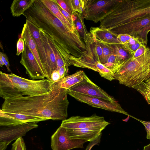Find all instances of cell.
Segmentation results:
<instances>
[{
	"instance_id": "cell-1",
	"label": "cell",
	"mask_w": 150,
	"mask_h": 150,
	"mask_svg": "<svg viewBox=\"0 0 150 150\" xmlns=\"http://www.w3.org/2000/svg\"><path fill=\"white\" fill-rule=\"evenodd\" d=\"M50 92L33 96L18 95L5 100L1 110L5 112L36 117L48 120H64L68 116V90L57 82Z\"/></svg>"
},
{
	"instance_id": "cell-2",
	"label": "cell",
	"mask_w": 150,
	"mask_h": 150,
	"mask_svg": "<svg viewBox=\"0 0 150 150\" xmlns=\"http://www.w3.org/2000/svg\"><path fill=\"white\" fill-rule=\"evenodd\" d=\"M23 15L26 20L42 29L58 47L69 55L79 58L86 52V45L79 32L69 30L41 0H35Z\"/></svg>"
},
{
	"instance_id": "cell-3",
	"label": "cell",
	"mask_w": 150,
	"mask_h": 150,
	"mask_svg": "<svg viewBox=\"0 0 150 150\" xmlns=\"http://www.w3.org/2000/svg\"><path fill=\"white\" fill-rule=\"evenodd\" d=\"M150 16V0H116L100 15L95 23L100 21V28L111 31L133 21Z\"/></svg>"
},
{
	"instance_id": "cell-4",
	"label": "cell",
	"mask_w": 150,
	"mask_h": 150,
	"mask_svg": "<svg viewBox=\"0 0 150 150\" xmlns=\"http://www.w3.org/2000/svg\"><path fill=\"white\" fill-rule=\"evenodd\" d=\"M150 77V48L142 55L125 61L114 74L120 84L134 88Z\"/></svg>"
},
{
	"instance_id": "cell-5",
	"label": "cell",
	"mask_w": 150,
	"mask_h": 150,
	"mask_svg": "<svg viewBox=\"0 0 150 150\" xmlns=\"http://www.w3.org/2000/svg\"><path fill=\"white\" fill-rule=\"evenodd\" d=\"M83 39L86 50L79 58L71 55L70 59L71 65L76 66L90 63L101 62L103 52L99 43L90 32L83 35Z\"/></svg>"
},
{
	"instance_id": "cell-6",
	"label": "cell",
	"mask_w": 150,
	"mask_h": 150,
	"mask_svg": "<svg viewBox=\"0 0 150 150\" xmlns=\"http://www.w3.org/2000/svg\"><path fill=\"white\" fill-rule=\"evenodd\" d=\"M68 94L77 100L93 107L129 116L117 101H111L101 98L91 96L68 90Z\"/></svg>"
},
{
	"instance_id": "cell-7",
	"label": "cell",
	"mask_w": 150,
	"mask_h": 150,
	"mask_svg": "<svg viewBox=\"0 0 150 150\" xmlns=\"http://www.w3.org/2000/svg\"><path fill=\"white\" fill-rule=\"evenodd\" d=\"M110 124L104 117L96 114L89 117L73 116L63 120L61 126L69 129L85 128L94 127L105 128Z\"/></svg>"
},
{
	"instance_id": "cell-8",
	"label": "cell",
	"mask_w": 150,
	"mask_h": 150,
	"mask_svg": "<svg viewBox=\"0 0 150 150\" xmlns=\"http://www.w3.org/2000/svg\"><path fill=\"white\" fill-rule=\"evenodd\" d=\"M36 123L28 122L18 125L4 126L0 129V150H5L13 141L25 135L30 130L37 127Z\"/></svg>"
},
{
	"instance_id": "cell-9",
	"label": "cell",
	"mask_w": 150,
	"mask_h": 150,
	"mask_svg": "<svg viewBox=\"0 0 150 150\" xmlns=\"http://www.w3.org/2000/svg\"><path fill=\"white\" fill-rule=\"evenodd\" d=\"M86 141L71 139L67 129L60 126L51 138V147L52 150H70L76 148H83Z\"/></svg>"
},
{
	"instance_id": "cell-10",
	"label": "cell",
	"mask_w": 150,
	"mask_h": 150,
	"mask_svg": "<svg viewBox=\"0 0 150 150\" xmlns=\"http://www.w3.org/2000/svg\"><path fill=\"white\" fill-rule=\"evenodd\" d=\"M18 91L23 96H33L46 93L52 88L51 82L47 79L39 80L28 79L15 84Z\"/></svg>"
},
{
	"instance_id": "cell-11",
	"label": "cell",
	"mask_w": 150,
	"mask_h": 150,
	"mask_svg": "<svg viewBox=\"0 0 150 150\" xmlns=\"http://www.w3.org/2000/svg\"><path fill=\"white\" fill-rule=\"evenodd\" d=\"M24 41L25 48L21 55L20 63L24 67L26 73L33 80L46 78L45 72L40 66L26 42Z\"/></svg>"
},
{
	"instance_id": "cell-12",
	"label": "cell",
	"mask_w": 150,
	"mask_h": 150,
	"mask_svg": "<svg viewBox=\"0 0 150 150\" xmlns=\"http://www.w3.org/2000/svg\"><path fill=\"white\" fill-rule=\"evenodd\" d=\"M27 79L18 76L12 73L6 74L0 72V96L5 100L22 95L15 86L21 82L27 81Z\"/></svg>"
},
{
	"instance_id": "cell-13",
	"label": "cell",
	"mask_w": 150,
	"mask_h": 150,
	"mask_svg": "<svg viewBox=\"0 0 150 150\" xmlns=\"http://www.w3.org/2000/svg\"><path fill=\"white\" fill-rule=\"evenodd\" d=\"M69 91L91 96L99 97L111 101H115L114 97L92 81L86 76L79 83L74 86Z\"/></svg>"
},
{
	"instance_id": "cell-14",
	"label": "cell",
	"mask_w": 150,
	"mask_h": 150,
	"mask_svg": "<svg viewBox=\"0 0 150 150\" xmlns=\"http://www.w3.org/2000/svg\"><path fill=\"white\" fill-rule=\"evenodd\" d=\"M116 0H84L82 15L84 19L95 23L98 16L113 4Z\"/></svg>"
},
{
	"instance_id": "cell-15",
	"label": "cell",
	"mask_w": 150,
	"mask_h": 150,
	"mask_svg": "<svg viewBox=\"0 0 150 150\" xmlns=\"http://www.w3.org/2000/svg\"><path fill=\"white\" fill-rule=\"evenodd\" d=\"M39 30L46 57V66L45 69L46 78L50 81L52 74L57 68L56 60L53 51L49 43L47 34L41 28H39Z\"/></svg>"
},
{
	"instance_id": "cell-16",
	"label": "cell",
	"mask_w": 150,
	"mask_h": 150,
	"mask_svg": "<svg viewBox=\"0 0 150 150\" xmlns=\"http://www.w3.org/2000/svg\"><path fill=\"white\" fill-rule=\"evenodd\" d=\"M150 24V16L133 21L112 31L117 34H125L138 37L142 30Z\"/></svg>"
},
{
	"instance_id": "cell-17",
	"label": "cell",
	"mask_w": 150,
	"mask_h": 150,
	"mask_svg": "<svg viewBox=\"0 0 150 150\" xmlns=\"http://www.w3.org/2000/svg\"><path fill=\"white\" fill-rule=\"evenodd\" d=\"M105 128L102 127H94L80 129H67L71 139L90 142L96 139L102 134V131Z\"/></svg>"
},
{
	"instance_id": "cell-18",
	"label": "cell",
	"mask_w": 150,
	"mask_h": 150,
	"mask_svg": "<svg viewBox=\"0 0 150 150\" xmlns=\"http://www.w3.org/2000/svg\"><path fill=\"white\" fill-rule=\"evenodd\" d=\"M90 33L96 41L110 45L119 43L117 38L118 35L109 30L100 28L99 27H91Z\"/></svg>"
},
{
	"instance_id": "cell-19",
	"label": "cell",
	"mask_w": 150,
	"mask_h": 150,
	"mask_svg": "<svg viewBox=\"0 0 150 150\" xmlns=\"http://www.w3.org/2000/svg\"><path fill=\"white\" fill-rule=\"evenodd\" d=\"M26 23L32 37L35 43L40 59L45 71L46 66V57L44 48L41 39L39 28L28 20H26Z\"/></svg>"
},
{
	"instance_id": "cell-20",
	"label": "cell",
	"mask_w": 150,
	"mask_h": 150,
	"mask_svg": "<svg viewBox=\"0 0 150 150\" xmlns=\"http://www.w3.org/2000/svg\"><path fill=\"white\" fill-rule=\"evenodd\" d=\"M44 5L57 18L59 19L70 31L78 32L67 20L60 11L55 0H41Z\"/></svg>"
},
{
	"instance_id": "cell-21",
	"label": "cell",
	"mask_w": 150,
	"mask_h": 150,
	"mask_svg": "<svg viewBox=\"0 0 150 150\" xmlns=\"http://www.w3.org/2000/svg\"><path fill=\"white\" fill-rule=\"evenodd\" d=\"M86 76L83 71L80 70L62 78L57 83L61 88L69 90L82 81Z\"/></svg>"
},
{
	"instance_id": "cell-22",
	"label": "cell",
	"mask_w": 150,
	"mask_h": 150,
	"mask_svg": "<svg viewBox=\"0 0 150 150\" xmlns=\"http://www.w3.org/2000/svg\"><path fill=\"white\" fill-rule=\"evenodd\" d=\"M21 37L24 39V40L26 42L40 66L45 72L40 59L35 43L32 37L30 32L28 28L26 23L24 25L21 34Z\"/></svg>"
},
{
	"instance_id": "cell-23",
	"label": "cell",
	"mask_w": 150,
	"mask_h": 150,
	"mask_svg": "<svg viewBox=\"0 0 150 150\" xmlns=\"http://www.w3.org/2000/svg\"><path fill=\"white\" fill-rule=\"evenodd\" d=\"M35 0H14L10 7L11 11L14 17L24 15V12L33 4Z\"/></svg>"
},
{
	"instance_id": "cell-24",
	"label": "cell",
	"mask_w": 150,
	"mask_h": 150,
	"mask_svg": "<svg viewBox=\"0 0 150 150\" xmlns=\"http://www.w3.org/2000/svg\"><path fill=\"white\" fill-rule=\"evenodd\" d=\"M134 88L142 95L148 103L150 105V77Z\"/></svg>"
},
{
	"instance_id": "cell-25",
	"label": "cell",
	"mask_w": 150,
	"mask_h": 150,
	"mask_svg": "<svg viewBox=\"0 0 150 150\" xmlns=\"http://www.w3.org/2000/svg\"><path fill=\"white\" fill-rule=\"evenodd\" d=\"M124 62L120 60L114 53L109 57L106 63L103 65L115 74Z\"/></svg>"
},
{
	"instance_id": "cell-26",
	"label": "cell",
	"mask_w": 150,
	"mask_h": 150,
	"mask_svg": "<svg viewBox=\"0 0 150 150\" xmlns=\"http://www.w3.org/2000/svg\"><path fill=\"white\" fill-rule=\"evenodd\" d=\"M114 53L122 61L124 62L132 57L123 45L119 43L111 45Z\"/></svg>"
},
{
	"instance_id": "cell-27",
	"label": "cell",
	"mask_w": 150,
	"mask_h": 150,
	"mask_svg": "<svg viewBox=\"0 0 150 150\" xmlns=\"http://www.w3.org/2000/svg\"><path fill=\"white\" fill-rule=\"evenodd\" d=\"M74 18L75 26L78 31L83 34L88 33L84 22V18L82 15L76 12L73 16Z\"/></svg>"
},
{
	"instance_id": "cell-28",
	"label": "cell",
	"mask_w": 150,
	"mask_h": 150,
	"mask_svg": "<svg viewBox=\"0 0 150 150\" xmlns=\"http://www.w3.org/2000/svg\"><path fill=\"white\" fill-rule=\"evenodd\" d=\"M98 42L101 46L103 52L102 58L101 62L104 64L106 63L109 57L114 54V51L111 45Z\"/></svg>"
},
{
	"instance_id": "cell-29",
	"label": "cell",
	"mask_w": 150,
	"mask_h": 150,
	"mask_svg": "<svg viewBox=\"0 0 150 150\" xmlns=\"http://www.w3.org/2000/svg\"><path fill=\"white\" fill-rule=\"evenodd\" d=\"M11 150H26L24 140L22 137L16 140L12 145Z\"/></svg>"
},
{
	"instance_id": "cell-30",
	"label": "cell",
	"mask_w": 150,
	"mask_h": 150,
	"mask_svg": "<svg viewBox=\"0 0 150 150\" xmlns=\"http://www.w3.org/2000/svg\"><path fill=\"white\" fill-rule=\"evenodd\" d=\"M143 44H144L143 42L140 41L134 45H123L130 54L132 57L137 49Z\"/></svg>"
},
{
	"instance_id": "cell-31",
	"label": "cell",
	"mask_w": 150,
	"mask_h": 150,
	"mask_svg": "<svg viewBox=\"0 0 150 150\" xmlns=\"http://www.w3.org/2000/svg\"><path fill=\"white\" fill-rule=\"evenodd\" d=\"M58 6L61 12L67 20L75 29L77 30L76 27L75 22L73 16L70 15L67 12L62 8L58 5Z\"/></svg>"
},
{
	"instance_id": "cell-32",
	"label": "cell",
	"mask_w": 150,
	"mask_h": 150,
	"mask_svg": "<svg viewBox=\"0 0 150 150\" xmlns=\"http://www.w3.org/2000/svg\"><path fill=\"white\" fill-rule=\"evenodd\" d=\"M55 1L62 8L73 16L72 12L66 0H55Z\"/></svg>"
},
{
	"instance_id": "cell-33",
	"label": "cell",
	"mask_w": 150,
	"mask_h": 150,
	"mask_svg": "<svg viewBox=\"0 0 150 150\" xmlns=\"http://www.w3.org/2000/svg\"><path fill=\"white\" fill-rule=\"evenodd\" d=\"M150 31V24L144 28L140 33L138 37L142 39L145 44L147 42V35Z\"/></svg>"
},
{
	"instance_id": "cell-34",
	"label": "cell",
	"mask_w": 150,
	"mask_h": 150,
	"mask_svg": "<svg viewBox=\"0 0 150 150\" xmlns=\"http://www.w3.org/2000/svg\"><path fill=\"white\" fill-rule=\"evenodd\" d=\"M132 36L125 34H118L117 39L119 43L122 45H124L127 43Z\"/></svg>"
},
{
	"instance_id": "cell-35",
	"label": "cell",
	"mask_w": 150,
	"mask_h": 150,
	"mask_svg": "<svg viewBox=\"0 0 150 150\" xmlns=\"http://www.w3.org/2000/svg\"><path fill=\"white\" fill-rule=\"evenodd\" d=\"M25 48V41L24 39L21 37L19 38L17 43L16 55L19 56L23 52Z\"/></svg>"
},
{
	"instance_id": "cell-36",
	"label": "cell",
	"mask_w": 150,
	"mask_h": 150,
	"mask_svg": "<svg viewBox=\"0 0 150 150\" xmlns=\"http://www.w3.org/2000/svg\"><path fill=\"white\" fill-rule=\"evenodd\" d=\"M0 59L4 63V65L6 66L8 71L10 72L11 71L10 68V66L8 61V57L6 54L3 52H0Z\"/></svg>"
},
{
	"instance_id": "cell-37",
	"label": "cell",
	"mask_w": 150,
	"mask_h": 150,
	"mask_svg": "<svg viewBox=\"0 0 150 150\" xmlns=\"http://www.w3.org/2000/svg\"><path fill=\"white\" fill-rule=\"evenodd\" d=\"M149 47H146L144 44L142 45L136 51L132 57L133 58H137L144 54L147 51Z\"/></svg>"
},
{
	"instance_id": "cell-38",
	"label": "cell",
	"mask_w": 150,
	"mask_h": 150,
	"mask_svg": "<svg viewBox=\"0 0 150 150\" xmlns=\"http://www.w3.org/2000/svg\"><path fill=\"white\" fill-rule=\"evenodd\" d=\"M61 78L59 75V69L57 68L52 73L50 82L52 84L58 81Z\"/></svg>"
},
{
	"instance_id": "cell-39",
	"label": "cell",
	"mask_w": 150,
	"mask_h": 150,
	"mask_svg": "<svg viewBox=\"0 0 150 150\" xmlns=\"http://www.w3.org/2000/svg\"><path fill=\"white\" fill-rule=\"evenodd\" d=\"M136 119L141 122L144 126L147 133L146 138L150 140V121H145L137 118Z\"/></svg>"
},
{
	"instance_id": "cell-40",
	"label": "cell",
	"mask_w": 150,
	"mask_h": 150,
	"mask_svg": "<svg viewBox=\"0 0 150 150\" xmlns=\"http://www.w3.org/2000/svg\"><path fill=\"white\" fill-rule=\"evenodd\" d=\"M69 70L68 67L65 66H64L59 68V72L61 79L67 76Z\"/></svg>"
},
{
	"instance_id": "cell-41",
	"label": "cell",
	"mask_w": 150,
	"mask_h": 150,
	"mask_svg": "<svg viewBox=\"0 0 150 150\" xmlns=\"http://www.w3.org/2000/svg\"><path fill=\"white\" fill-rule=\"evenodd\" d=\"M101 136L102 134L96 140L92 142H90L85 150H91V149L93 146L96 145H98L100 142Z\"/></svg>"
},
{
	"instance_id": "cell-42",
	"label": "cell",
	"mask_w": 150,
	"mask_h": 150,
	"mask_svg": "<svg viewBox=\"0 0 150 150\" xmlns=\"http://www.w3.org/2000/svg\"><path fill=\"white\" fill-rule=\"evenodd\" d=\"M143 150H150V144L144 146Z\"/></svg>"
},
{
	"instance_id": "cell-43",
	"label": "cell",
	"mask_w": 150,
	"mask_h": 150,
	"mask_svg": "<svg viewBox=\"0 0 150 150\" xmlns=\"http://www.w3.org/2000/svg\"><path fill=\"white\" fill-rule=\"evenodd\" d=\"M4 65V64L2 60L0 59V66L1 67H3V66Z\"/></svg>"
}]
</instances>
